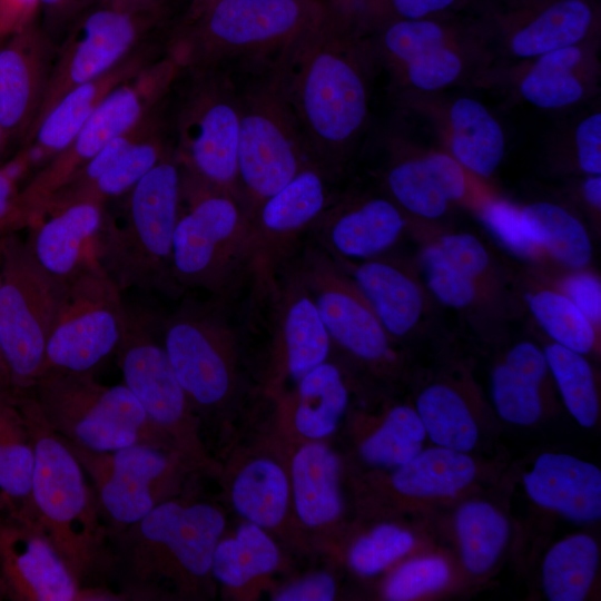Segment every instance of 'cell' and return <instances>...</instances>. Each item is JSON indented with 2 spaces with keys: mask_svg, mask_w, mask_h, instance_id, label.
Masks as SVG:
<instances>
[{
  "mask_svg": "<svg viewBox=\"0 0 601 601\" xmlns=\"http://www.w3.org/2000/svg\"><path fill=\"white\" fill-rule=\"evenodd\" d=\"M372 46L328 0L321 18L275 57L311 160L329 177L349 158L368 116Z\"/></svg>",
  "mask_w": 601,
  "mask_h": 601,
  "instance_id": "obj_1",
  "label": "cell"
},
{
  "mask_svg": "<svg viewBox=\"0 0 601 601\" xmlns=\"http://www.w3.org/2000/svg\"><path fill=\"white\" fill-rule=\"evenodd\" d=\"M14 391V390H13ZM35 451L31 500L35 520L81 583L106 563V528L85 470L43 418L27 391H14Z\"/></svg>",
  "mask_w": 601,
  "mask_h": 601,
  "instance_id": "obj_2",
  "label": "cell"
},
{
  "mask_svg": "<svg viewBox=\"0 0 601 601\" xmlns=\"http://www.w3.org/2000/svg\"><path fill=\"white\" fill-rule=\"evenodd\" d=\"M274 57L237 65L234 73L240 109L237 187L248 220L265 199L313 162Z\"/></svg>",
  "mask_w": 601,
  "mask_h": 601,
  "instance_id": "obj_3",
  "label": "cell"
},
{
  "mask_svg": "<svg viewBox=\"0 0 601 601\" xmlns=\"http://www.w3.org/2000/svg\"><path fill=\"white\" fill-rule=\"evenodd\" d=\"M180 166L173 148L126 195L120 226L106 217L97 258L124 292L177 290L171 272L174 233L180 206Z\"/></svg>",
  "mask_w": 601,
  "mask_h": 601,
  "instance_id": "obj_4",
  "label": "cell"
},
{
  "mask_svg": "<svg viewBox=\"0 0 601 601\" xmlns=\"http://www.w3.org/2000/svg\"><path fill=\"white\" fill-rule=\"evenodd\" d=\"M327 3L328 0H221L185 22L167 47L184 68L265 60L314 24Z\"/></svg>",
  "mask_w": 601,
  "mask_h": 601,
  "instance_id": "obj_5",
  "label": "cell"
},
{
  "mask_svg": "<svg viewBox=\"0 0 601 601\" xmlns=\"http://www.w3.org/2000/svg\"><path fill=\"white\" fill-rule=\"evenodd\" d=\"M171 272L177 290L227 294L250 267L249 225L238 199L183 170Z\"/></svg>",
  "mask_w": 601,
  "mask_h": 601,
  "instance_id": "obj_6",
  "label": "cell"
},
{
  "mask_svg": "<svg viewBox=\"0 0 601 601\" xmlns=\"http://www.w3.org/2000/svg\"><path fill=\"white\" fill-rule=\"evenodd\" d=\"M50 427L66 441L93 452L147 444L170 449L125 384L104 385L93 372L47 371L28 390Z\"/></svg>",
  "mask_w": 601,
  "mask_h": 601,
  "instance_id": "obj_7",
  "label": "cell"
},
{
  "mask_svg": "<svg viewBox=\"0 0 601 601\" xmlns=\"http://www.w3.org/2000/svg\"><path fill=\"white\" fill-rule=\"evenodd\" d=\"M225 528L208 503L166 500L138 522L117 531L119 555L132 591L158 578L191 584L211 571L215 548Z\"/></svg>",
  "mask_w": 601,
  "mask_h": 601,
  "instance_id": "obj_8",
  "label": "cell"
},
{
  "mask_svg": "<svg viewBox=\"0 0 601 601\" xmlns=\"http://www.w3.org/2000/svg\"><path fill=\"white\" fill-rule=\"evenodd\" d=\"M183 72L171 121L174 155L183 170L239 201L240 109L234 72L228 67H190Z\"/></svg>",
  "mask_w": 601,
  "mask_h": 601,
  "instance_id": "obj_9",
  "label": "cell"
},
{
  "mask_svg": "<svg viewBox=\"0 0 601 601\" xmlns=\"http://www.w3.org/2000/svg\"><path fill=\"white\" fill-rule=\"evenodd\" d=\"M0 354L12 390L28 391L42 373L68 283L46 272L14 233L0 238Z\"/></svg>",
  "mask_w": 601,
  "mask_h": 601,
  "instance_id": "obj_10",
  "label": "cell"
},
{
  "mask_svg": "<svg viewBox=\"0 0 601 601\" xmlns=\"http://www.w3.org/2000/svg\"><path fill=\"white\" fill-rule=\"evenodd\" d=\"M183 69L177 55L167 48L161 58L145 66L102 100L71 144L49 159L20 190L28 227L38 219L45 203L89 159L164 102Z\"/></svg>",
  "mask_w": 601,
  "mask_h": 601,
  "instance_id": "obj_11",
  "label": "cell"
},
{
  "mask_svg": "<svg viewBox=\"0 0 601 601\" xmlns=\"http://www.w3.org/2000/svg\"><path fill=\"white\" fill-rule=\"evenodd\" d=\"M162 14L164 6L125 9L98 1L86 7L69 24L56 51L45 95L29 131L69 90L108 72L145 45L142 41L159 24Z\"/></svg>",
  "mask_w": 601,
  "mask_h": 601,
  "instance_id": "obj_12",
  "label": "cell"
},
{
  "mask_svg": "<svg viewBox=\"0 0 601 601\" xmlns=\"http://www.w3.org/2000/svg\"><path fill=\"white\" fill-rule=\"evenodd\" d=\"M127 306L98 259L68 282L46 346L42 373L93 372L116 353L125 333ZM41 376V375H40Z\"/></svg>",
  "mask_w": 601,
  "mask_h": 601,
  "instance_id": "obj_13",
  "label": "cell"
},
{
  "mask_svg": "<svg viewBox=\"0 0 601 601\" xmlns=\"http://www.w3.org/2000/svg\"><path fill=\"white\" fill-rule=\"evenodd\" d=\"M162 344L191 405L217 407L235 386L236 335L220 308L184 302L161 321Z\"/></svg>",
  "mask_w": 601,
  "mask_h": 601,
  "instance_id": "obj_14",
  "label": "cell"
},
{
  "mask_svg": "<svg viewBox=\"0 0 601 601\" xmlns=\"http://www.w3.org/2000/svg\"><path fill=\"white\" fill-rule=\"evenodd\" d=\"M311 294L331 342L374 367L396 361L393 339L374 309L323 247H308L295 270Z\"/></svg>",
  "mask_w": 601,
  "mask_h": 601,
  "instance_id": "obj_15",
  "label": "cell"
},
{
  "mask_svg": "<svg viewBox=\"0 0 601 601\" xmlns=\"http://www.w3.org/2000/svg\"><path fill=\"white\" fill-rule=\"evenodd\" d=\"M155 318L127 308L126 328L115 354L124 384L138 400L150 421L177 444L195 452L191 404L179 384L164 344L155 334Z\"/></svg>",
  "mask_w": 601,
  "mask_h": 601,
  "instance_id": "obj_16",
  "label": "cell"
},
{
  "mask_svg": "<svg viewBox=\"0 0 601 601\" xmlns=\"http://www.w3.org/2000/svg\"><path fill=\"white\" fill-rule=\"evenodd\" d=\"M92 480L100 511L117 531L132 525L167 499L175 459L164 449L128 445L110 452H93L68 442Z\"/></svg>",
  "mask_w": 601,
  "mask_h": 601,
  "instance_id": "obj_17",
  "label": "cell"
},
{
  "mask_svg": "<svg viewBox=\"0 0 601 601\" xmlns=\"http://www.w3.org/2000/svg\"><path fill=\"white\" fill-rule=\"evenodd\" d=\"M0 597L14 601L122 599L82 588L38 522L8 514H0Z\"/></svg>",
  "mask_w": 601,
  "mask_h": 601,
  "instance_id": "obj_18",
  "label": "cell"
},
{
  "mask_svg": "<svg viewBox=\"0 0 601 601\" xmlns=\"http://www.w3.org/2000/svg\"><path fill=\"white\" fill-rule=\"evenodd\" d=\"M328 179L322 168L311 162L252 214L248 220L250 267L263 285L275 283L277 264L329 206Z\"/></svg>",
  "mask_w": 601,
  "mask_h": 601,
  "instance_id": "obj_19",
  "label": "cell"
},
{
  "mask_svg": "<svg viewBox=\"0 0 601 601\" xmlns=\"http://www.w3.org/2000/svg\"><path fill=\"white\" fill-rule=\"evenodd\" d=\"M470 175L451 155L434 151L394 158L385 184L390 198L406 217L435 220L453 203L467 204L476 211L491 197L475 189Z\"/></svg>",
  "mask_w": 601,
  "mask_h": 601,
  "instance_id": "obj_20",
  "label": "cell"
},
{
  "mask_svg": "<svg viewBox=\"0 0 601 601\" xmlns=\"http://www.w3.org/2000/svg\"><path fill=\"white\" fill-rule=\"evenodd\" d=\"M56 51L37 22L0 45V122L8 140L26 137L35 121Z\"/></svg>",
  "mask_w": 601,
  "mask_h": 601,
  "instance_id": "obj_21",
  "label": "cell"
},
{
  "mask_svg": "<svg viewBox=\"0 0 601 601\" xmlns=\"http://www.w3.org/2000/svg\"><path fill=\"white\" fill-rule=\"evenodd\" d=\"M373 52L397 80L418 91H436L456 82L464 62L441 26L425 19H401L380 35Z\"/></svg>",
  "mask_w": 601,
  "mask_h": 601,
  "instance_id": "obj_22",
  "label": "cell"
},
{
  "mask_svg": "<svg viewBox=\"0 0 601 601\" xmlns=\"http://www.w3.org/2000/svg\"><path fill=\"white\" fill-rule=\"evenodd\" d=\"M158 49L145 43L108 72L63 95L24 137L19 154L28 164L49 160L66 149L102 100L120 83L157 59Z\"/></svg>",
  "mask_w": 601,
  "mask_h": 601,
  "instance_id": "obj_23",
  "label": "cell"
},
{
  "mask_svg": "<svg viewBox=\"0 0 601 601\" xmlns=\"http://www.w3.org/2000/svg\"><path fill=\"white\" fill-rule=\"evenodd\" d=\"M314 227L331 255L364 260L395 245L408 220L390 197L366 196L329 205Z\"/></svg>",
  "mask_w": 601,
  "mask_h": 601,
  "instance_id": "obj_24",
  "label": "cell"
},
{
  "mask_svg": "<svg viewBox=\"0 0 601 601\" xmlns=\"http://www.w3.org/2000/svg\"><path fill=\"white\" fill-rule=\"evenodd\" d=\"M367 299L393 341L418 329L427 312V292L416 270L403 260H349L333 256Z\"/></svg>",
  "mask_w": 601,
  "mask_h": 601,
  "instance_id": "obj_25",
  "label": "cell"
},
{
  "mask_svg": "<svg viewBox=\"0 0 601 601\" xmlns=\"http://www.w3.org/2000/svg\"><path fill=\"white\" fill-rule=\"evenodd\" d=\"M105 204L80 200L53 209L32 224L31 250L53 277L68 283L97 258L106 221Z\"/></svg>",
  "mask_w": 601,
  "mask_h": 601,
  "instance_id": "obj_26",
  "label": "cell"
},
{
  "mask_svg": "<svg viewBox=\"0 0 601 601\" xmlns=\"http://www.w3.org/2000/svg\"><path fill=\"white\" fill-rule=\"evenodd\" d=\"M528 496L539 506L579 523L601 516V471L566 453L544 452L522 476Z\"/></svg>",
  "mask_w": 601,
  "mask_h": 601,
  "instance_id": "obj_27",
  "label": "cell"
},
{
  "mask_svg": "<svg viewBox=\"0 0 601 601\" xmlns=\"http://www.w3.org/2000/svg\"><path fill=\"white\" fill-rule=\"evenodd\" d=\"M550 376L542 347L531 341L510 346L491 372V397L497 415L512 425L535 424L548 403Z\"/></svg>",
  "mask_w": 601,
  "mask_h": 601,
  "instance_id": "obj_28",
  "label": "cell"
},
{
  "mask_svg": "<svg viewBox=\"0 0 601 601\" xmlns=\"http://www.w3.org/2000/svg\"><path fill=\"white\" fill-rule=\"evenodd\" d=\"M272 288L276 295V343L287 373L299 381L326 362L332 342L311 294L295 272L282 287L275 283Z\"/></svg>",
  "mask_w": 601,
  "mask_h": 601,
  "instance_id": "obj_29",
  "label": "cell"
},
{
  "mask_svg": "<svg viewBox=\"0 0 601 601\" xmlns=\"http://www.w3.org/2000/svg\"><path fill=\"white\" fill-rule=\"evenodd\" d=\"M33 467L31 436L14 391L8 387L0 392V514L35 520Z\"/></svg>",
  "mask_w": 601,
  "mask_h": 601,
  "instance_id": "obj_30",
  "label": "cell"
},
{
  "mask_svg": "<svg viewBox=\"0 0 601 601\" xmlns=\"http://www.w3.org/2000/svg\"><path fill=\"white\" fill-rule=\"evenodd\" d=\"M472 387L450 377L427 383L415 401L426 436L437 446L471 453L480 441Z\"/></svg>",
  "mask_w": 601,
  "mask_h": 601,
  "instance_id": "obj_31",
  "label": "cell"
},
{
  "mask_svg": "<svg viewBox=\"0 0 601 601\" xmlns=\"http://www.w3.org/2000/svg\"><path fill=\"white\" fill-rule=\"evenodd\" d=\"M450 155L470 174L491 177L505 154V137L497 119L479 100L455 99L449 109Z\"/></svg>",
  "mask_w": 601,
  "mask_h": 601,
  "instance_id": "obj_32",
  "label": "cell"
},
{
  "mask_svg": "<svg viewBox=\"0 0 601 601\" xmlns=\"http://www.w3.org/2000/svg\"><path fill=\"white\" fill-rule=\"evenodd\" d=\"M589 65L588 50L581 45L541 55L521 78L520 95L545 110L573 106L587 96Z\"/></svg>",
  "mask_w": 601,
  "mask_h": 601,
  "instance_id": "obj_33",
  "label": "cell"
},
{
  "mask_svg": "<svg viewBox=\"0 0 601 601\" xmlns=\"http://www.w3.org/2000/svg\"><path fill=\"white\" fill-rule=\"evenodd\" d=\"M477 475V463L470 453L435 445L396 467L391 482L406 497L445 499L471 486Z\"/></svg>",
  "mask_w": 601,
  "mask_h": 601,
  "instance_id": "obj_34",
  "label": "cell"
},
{
  "mask_svg": "<svg viewBox=\"0 0 601 601\" xmlns=\"http://www.w3.org/2000/svg\"><path fill=\"white\" fill-rule=\"evenodd\" d=\"M339 464L324 444L303 446L294 456L292 480L295 509L303 523L319 526L342 512L338 487Z\"/></svg>",
  "mask_w": 601,
  "mask_h": 601,
  "instance_id": "obj_35",
  "label": "cell"
},
{
  "mask_svg": "<svg viewBox=\"0 0 601 601\" xmlns=\"http://www.w3.org/2000/svg\"><path fill=\"white\" fill-rule=\"evenodd\" d=\"M521 211L545 265L566 270L588 268L592 258L591 239L577 216L550 201L522 205Z\"/></svg>",
  "mask_w": 601,
  "mask_h": 601,
  "instance_id": "obj_36",
  "label": "cell"
},
{
  "mask_svg": "<svg viewBox=\"0 0 601 601\" xmlns=\"http://www.w3.org/2000/svg\"><path fill=\"white\" fill-rule=\"evenodd\" d=\"M415 230L421 239L420 264L430 294L470 316L496 313L503 294L454 265L430 237Z\"/></svg>",
  "mask_w": 601,
  "mask_h": 601,
  "instance_id": "obj_37",
  "label": "cell"
},
{
  "mask_svg": "<svg viewBox=\"0 0 601 601\" xmlns=\"http://www.w3.org/2000/svg\"><path fill=\"white\" fill-rule=\"evenodd\" d=\"M599 565V545L578 533L554 543L541 569L543 592L550 601H581L588 595Z\"/></svg>",
  "mask_w": 601,
  "mask_h": 601,
  "instance_id": "obj_38",
  "label": "cell"
},
{
  "mask_svg": "<svg viewBox=\"0 0 601 601\" xmlns=\"http://www.w3.org/2000/svg\"><path fill=\"white\" fill-rule=\"evenodd\" d=\"M592 23V11L582 0H561L513 33L510 50L522 59L580 45Z\"/></svg>",
  "mask_w": 601,
  "mask_h": 601,
  "instance_id": "obj_39",
  "label": "cell"
},
{
  "mask_svg": "<svg viewBox=\"0 0 601 601\" xmlns=\"http://www.w3.org/2000/svg\"><path fill=\"white\" fill-rule=\"evenodd\" d=\"M454 528L464 568L475 575L489 572L509 539L505 515L487 501L471 500L457 509Z\"/></svg>",
  "mask_w": 601,
  "mask_h": 601,
  "instance_id": "obj_40",
  "label": "cell"
},
{
  "mask_svg": "<svg viewBox=\"0 0 601 601\" xmlns=\"http://www.w3.org/2000/svg\"><path fill=\"white\" fill-rule=\"evenodd\" d=\"M525 303L551 342L583 355L599 349L601 331L552 284L530 286Z\"/></svg>",
  "mask_w": 601,
  "mask_h": 601,
  "instance_id": "obj_41",
  "label": "cell"
},
{
  "mask_svg": "<svg viewBox=\"0 0 601 601\" xmlns=\"http://www.w3.org/2000/svg\"><path fill=\"white\" fill-rule=\"evenodd\" d=\"M298 382L296 428L309 439L331 435L348 402V392L339 370L324 362Z\"/></svg>",
  "mask_w": 601,
  "mask_h": 601,
  "instance_id": "obj_42",
  "label": "cell"
},
{
  "mask_svg": "<svg viewBox=\"0 0 601 601\" xmlns=\"http://www.w3.org/2000/svg\"><path fill=\"white\" fill-rule=\"evenodd\" d=\"M288 481L282 467L266 459L247 464L234 481L231 501L236 511L260 528L278 525L286 512Z\"/></svg>",
  "mask_w": 601,
  "mask_h": 601,
  "instance_id": "obj_43",
  "label": "cell"
},
{
  "mask_svg": "<svg viewBox=\"0 0 601 601\" xmlns=\"http://www.w3.org/2000/svg\"><path fill=\"white\" fill-rule=\"evenodd\" d=\"M278 560L275 543L260 526L249 522L242 525L234 538L218 541L211 572L221 583L238 588L273 571Z\"/></svg>",
  "mask_w": 601,
  "mask_h": 601,
  "instance_id": "obj_44",
  "label": "cell"
},
{
  "mask_svg": "<svg viewBox=\"0 0 601 601\" xmlns=\"http://www.w3.org/2000/svg\"><path fill=\"white\" fill-rule=\"evenodd\" d=\"M542 348L566 410L581 426L593 427L599 417V394L594 372L585 355L554 342Z\"/></svg>",
  "mask_w": 601,
  "mask_h": 601,
  "instance_id": "obj_45",
  "label": "cell"
},
{
  "mask_svg": "<svg viewBox=\"0 0 601 601\" xmlns=\"http://www.w3.org/2000/svg\"><path fill=\"white\" fill-rule=\"evenodd\" d=\"M173 148L161 115L151 128L101 175L78 200H107L126 195Z\"/></svg>",
  "mask_w": 601,
  "mask_h": 601,
  "instance_id": "obj_46",
  "label": "cell"
},
{
  "mask_svg": "<svg viewBox=\"0 0 601 601\" xmlns=\"http://www.w3.org/2000/svg\"><path fill=\"white\" fill-rule=\"evenodd\" d=\"M426 432L416 410L394 406L381 426L361 445L367 463L382 467H400L423 450Z\"/></svg>",
  "mask_w": 601,
  "mask_h": 601,
  "instance_id": "obj_47",
  "label": "cell"
},
{
  "mask_svg": "<svg viewBox=\"0 0 601 601\" xmlns=\"http://www.w3.org/2000/svg\"><path fill=\"white\" fill-rule=\"evenodd\" d=\"M414 544L410 531L395 524H381L354 543L349 564L358 574L371 577L405 555Z\"/></svg>",
  "mask_w": 601,
  "mask_h": 601,
  "instance_id": "obj_48",
  "label": "cell"
},
{
  "mask_svg": "<svg viewBox=\"0 0 601 601\" xmlns=\"http://www.w3.org/2000/svg\"><path fill=\"white\" fill-rule=\"evenodd\" d=\"M476 211L490 233L511 253L545 265L523 218L521 206L492 196Z\"/></svg>",
  "mask_w": 601,
  "mask_h": 601,
  "instance_id": "obj_49",
  "label": "cell"
},
{
  "mask_svg": "<svg viewBox=\"0 0 601 601\" xmlns=\"http://www.w3.org/2000/svg\"><path fill=\"white\" fill-rule=\"evenodd\" d=\"M447 562L437 555H425L403 563L387 580L384 589L392 601L412 600L442 589L450 580Z\"/></svg>",
  "mask_w": 601,
  "mask_h": 601,
  "instance_id": "obj_50",
  "label": "cell"
},
{
  "mask_svg": "<svg viewBox=\"0 0 601 601\" xmlns=\"http://www.w3.org/2000/svg\"><path fill=\"white\" fill-rule=\"evenodd\" d=\"M551 284L561 290L601 331V282L588 268L566 270Z\"/></svg>",
  "mask_w": 601,
  "mask_h": 601,
  "instance_id": "obj_51",
  "label": "cell"
},
{
  "mask_svg": "<svg viewBox=\"0 0 601 601\" xmlns=\"http://www.w3.org/2000/svg\"><path fill=\"white\" fill-rule=\"evenodd\" d=\"M26 168L19 156L0 167V238L27 226L17 184L18 174Z\"/></svg>",
  "mask_w": 601,
  "mask_h": 601,
  "instance_id": "obj_52",
  "label": "cell"
},
{
  "mask_svg": "<svg viewBox=\"0 0 601 601\" xmlns=\"http://www.w3.org/2000/svg\"><path fill=\"white\" fill-rule=\"evenodd\" d=\"M577 164L585 175L601 174V114L584 117L574 132Z\"/></svg>",
  "mask_w": 601,
  "mask_h": 601,
  "instance_id": "obj_53",
  "label": "cell"
},
{
  "mask_svg": "<svg viewBox=\"0 0 601 601\" xmlns=\"http://www.w3.org/2000/svg\"><path fill=\"white\" fill-rule=\"evenodd\" d=\"M40 0H0V42L37 21Z\"/></svg>",
  "mask_w": 601,
  "mask_h": 601,
  "instance_id": "obj_54",
  "label": "cell"
},
{
  "mask_svg": "<svg viewBox=\"0 0 601 601\" xmlns=\"http://www.w3.org/2000/svg\"><path fill=\"white\" fill-rule=\"evenodd\" d=\"M336 584L327 573H316L284 589L277 594L278 601H331Z\"/></svg>",
  "mask_w": 601,
  "mask_h": 601,
  "instance_id": "obj_55",
  "label": "cell"
},
{
  "mask_svg": "<svg viewBox=\"0 0 601 601\" xmlns=\"http://www.w3.org/2000/svg\"><path fill=\"white\" fill-rule=\"evenodd\" d=\"M90 0H40V10L45 12L48 29L68 26L88 7Z\"/></svg>",
  "mask_w": 601,
  "mask_h": 601,
  "instance_id": "obj_56",
  "label": "cell"
},
{
  "mask_svg": "<svg viewBox=\"0 0 601 601\" xmlns=\"http://www.w3.org/2000/svg\"><path fill=\"white\" fill-rule=\"evenodd\" d=\"M455 0H391L394 10L403 19H423L425 16L441 11Z\"/></svg>",
  "mask_w": 601,
  "mask_h": 601,
  "instance_id": "obj_57",
  "label": "cell"
},
{
  "mask_svg": "<svg viewBox=\"0 0 601 601\" xmlns=\"http://www.w3.org/2000/svg\"><path fill=\"white\" fill-rule=\"evenodd\" d=\"M581 194L584 203L594 213H600L601 209V176L600 175H587L582 187Z\"/></svg>",
  "mask_w": 601,
  "mask_h": 601,
  "instance_id": "obj_58",
  "label": "cell"
},
{
  "mask_svg": "<svg viewBox=\"0 0 601 601\" xmlns=\"http://www.w3.org/2000/svg\"><path fill=\"white\" fill-rule=\"evenodd\" d=\"M102 3L125 9H146L162 7L164 0H99Z\"/></svg>",
  "mask_w": 601,
  "mask_h": 601,
  "instance_id": "obj_59",
  "label": "cell"
},
{
  "mask_svg": "<svg viewBox=\"0 0 601 601\" xmlns=\"http://www.w3.org/2000/svg\"><path fill=\"white\" fill-rule=\"evenodd\" d=\"M221 0H190L185 22L191 21Z\"/></svg>",
  "mask_w": 601,
  "mask_h": 601,
  "instance_id": "obj_60",
  "label": "cell"
},
{
  "mask_svg": "<svg viewBox=\"0 0 601 601\" xmlns=\"http://www.w3.org/2000/svg\"><path fill=\"white\" fill-rule=\"evenodd\" d=\"M8 387H11V385H10V382H9V377H8L6 366L3 364V361H2V357H1V354H0V392H2L3 390H6Z\"/></svg>",
  "mask_w": 601,
  "mask_h": 601,
  "instance_id": "obj_61",
  "label": "cell"
},
{
  "mask_svg": "<svg viewBox=\"0 0 601 601\" xmlns=\"http://www.w3.org/2000/svg\"><path fill=\"white\" fill-rule=\"evenodd\" d=\"M7 141H8V139H7L6 132H4L3 127H2V125L0 122V152H1L3 146H4V144Z\"/></svg>",
  "mask_w": 601,
  "mask_h": 601,
  "instance_id": "obj_62",
  "label": "cell"
},
{
  "mask_svg": "<svg viewBox=\"0 0 601 601\" xmlns=\"http://www.w3.org/2000/svg\"><path fill=\"white\" fill-rule=\"evenodd\" d=\"M0 282H1V253H0Z\"/></svg>",
  "mask_w": 601,
  "mask_h": 601,
  "instance_id": "obj_63",
  "label": "cell"
}]
</instances>
